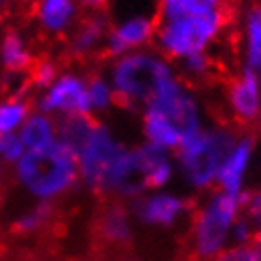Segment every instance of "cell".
I'll return each instance as SVG.
<instances>
[{
    "label": "cell",
    "mask_w": 261,
    "mask_h": 261,
    "mask_svg": "<svg viewBox=\"0 0 261 261\" xmlns=\"http://www.w3.org/2000/svg\"><path fill=\"white\" fill-rule=\"evenodd\" d=\"M10 8H12V0H0V19L10 13Z\"/></svg>",
    "instance_id": "d4e9b609"
},
{
    "label": "cell",
    "mask_w": 261,
    "mask_h": 261,
    "mask_svg": "<svg viewBox=\"0 0 261 261\" xmlns=\"http://www.w3.org/2000/svg\"><path fill=\"white\" fill-rule=\"evenodd\" d=\"M2 53H4V65H6L8 72H25V74H29L34 57L23 49L19 34L8 31L6 36H4Z\"/></svg>",
    "instance_id": "4fadbf2b"
},
{
    "label": "cell",
    "mask_w": 261,
    "mask_h": 261,
    "mask_svg": "<svg viewBox=\"0 0 261 261\" xmlns=\"http://www.w3.org/2000/svg\"><path fill=\"white\" fill-rule=\"evenodd\" d=\"M82 4L91 12L106 13V10H108V0H82Z\"/></svg>",
    "instance_id": "cb8c5ba5"
},
{
    "label": "cell",
    "mask_w": 261,
    "mask_h": 261,
    "mask_svg": "<svg viewBox=\"0 0 261 261\" xmlns=\"http://www.w3.org/2000/svg\"><path fill=\"white\" fill-rule=\"evenodd\" d=\"M248 29H250V65L255 66L261 63V12L259 6L254 4L252 13L248 17Z\"/></svg>",
    "instance_id": "ac0fdd59"
},
{
    "label": "cell",
    "mask_w": 261,
    "mask_h": 261,
    "mask_svg": "<svg viewBox=\"0 0 261 261\" xmlns=\"http://www.w3.org/2000/svg\"><path fill=\"white\" fill-rule=\"evenodd\" d=\"M80 261H97V259H93V257H91V259H80Z\"/></svg>",
    "instance_id": "f1b7e54d"
},
{
    "label": "cell",
    "mask_w": 261,
    "mask_h": 261,
    "mask_svg": "<svg viewBox=\"0 0 261 261\" xmlns=\"http://www.w3.org/2000/svg\"><path fill=\"white\" fill-rule=\"evenodd\" d=\"M70 15H72L70 0H46V4L42 6V13H40L44 25L49 31H61L68 23Z\"/></svg>",
    "instance_id": "2e32d148"
},
{
    "label": "cell",
    "mask_w": 261,
    "mask_h": 261,
    "mask_svg": "<svg viewBox=\"0 0 261 261\" xmlns=\"http://www.w3.org/2000/svg\"><path fill=\"white\" fill-rule=\"evenodd\" d=\"M0 153L6 157L8 161L19 159L23 153V142L21 138L13 137L10 133H0Z\"/></svg>",
    "instance_id": "7402d4cb"
},
{
    "label": "cell",
    "mask_w": 261,
    "mask_h": 261,
    "mask_svg": "<svg viewBox=\"0 0 261 261\" xmlns=\"http://www.w3.org/2000/svg\"><path fill=\"white\" fill-rule=\"evenodd\" d=\"M78 159L80 157L65 144L51 142L42 150H31L21 157L17 174L36 195L55 197L76 184Z\"/></svg>",
    "instance_id": "6da1fadb"
},
{
    "label": "cell",
    "mask_w": 261,
    "mask_h": 261,
    "mask_svg": "<svg viewBox=\"0 0 261 261\" xmlns=\"http://www.w3.org/2000/svg\"><path fill=\"white\" fill-rule=\"evenodd\" d=\"M214 261H261V250L257 244H242L233 250L216 254Z\"/></svg>",
    "instance_id": "ffe728a7"
},
{
    "label": "cell",
    "mask_w": 261,
    "mask_h": 261,
    "mask_svg": "<svg viewBox=\"0 0 261 261\" xmlns=\"http://www.w3.org/2000/svg\"><path fill=\"white\" fill-rule=\"evenodd\" d=\"M55 130L61 138V144L70 148L76 155H82L85 144L89 142L91 135L100 129V123L89 112H65L55 116Z\"/></svg>",
    "instance_id": "9c48e42d"
},
{
    "label": "cell",
    "mask_w": 261,
    "mask_h": 261,
    "mask_svg": "<svg viewBox=\"0 0 261 261\" xmlns=\"http://www.w3.org/2000/svg\"><path fill=\"white\" fill-rule=\"evenodd\" d=\"M252 146H254V140H244V142L235 150V153L229 155V159L223 163V167L220 169V172H218L220 186H223V188L227 190V193H231V195H237V191H239L242 170L246 167V161H248V157H250Z\"/></svg>",
    "instance_id": "7c38bea8"
},
{
    "label": "cell",
    "mask_w": 261,
    "mask_h": 261,
    "mask_svg": "<svg viewBox=\"0 0 261 261\" xmlns=\"http://www.w3.org/2000/svg\"><path fill=\"white\" fill-rule=\"evenodd\" d=\"M257 6H259V4H257ZM259 12H261V6H259Z\"/></svg>",
    "instance_id": "f546056e"
},
{
    "label": "cell",
    "mask_w": 261,
    "mask_h": 261,
    "mask_svg": "<svg viewBox=\"0 0 261 261\" xmlns=\"http://www.w3.org/2000/svg\"><path fill=\"white\" fill-rule=\"evenodd\" d=\"M91 257L97 261L125 259L133 246L127 208L118 193L95 195V210L89 222Z\"/></svg>",
    "instance_id": "7a4b0ae2"
},
{
    "label": "cell",
    "mask_w": 261,
    "mask_h": 261,
    "mask_svg": "<svg viewBox=\"0 0 261 261\" xmlns=\"http://www.w3.org/2000/svg\"><path fill=\"white\" fill-rule=\"evenodd\" d=\"M144 127H146V135L151 138V142L161 148L180 146L182 142V135L153 110H148L146 118H144Z\"/></svg>",
    "instance_id": "5bb4252c"
},
{
    "label": "cell",
    "mask_w": 261,
    "mask_h": 261,
    "mask_svg": "<svg viewBox=\"0 0 261 261\" xmlns=\"http://www.w3.org/2000/svg\"><path fill=\"white\" fill-rule=\"evenodd\" d=\"M254 242H255V244H261V231L254 235Z\"/></svg>",
    "instance_id": "4316f807"
},
{
    "label": "cell",
    "mask_w": 261,
    "mask_h": 261,
    "mask_svg": "<svg viewBox=\"0 0 261 261\" xmlns=\"http://www.w3.org/2000/svg\"><path fill=\"white\" fill-rule=\"evenodd\" d=\"M114 80L118 91L129 95L130 98L146 100L148 105H151L159 95L176 87L163 63L146 55H130L119 61Z\"/></svg>",
    "instance_id": "5b68a950"
},
{
    "label": "cell",
    "mask_w": 261,
    "mask_h": 261,
    "mask_svg": "<svg viewBox=\"0 0 261 261\" xmlns=\"http://www.w3.org/2000/svg\"><path fill=\"white\" fill-rule=\"evenodd\" d=\"M12 261H66V259H59L53 255V250H46V248H31V250H23L17 255H13Z\"/></svg>",
    "instance_id": "603a6c76"
},
{
    "label": "cell",
    "mask_w": 261,
    "mask_h": 261,
    "mask_svg": "<svg viewBox=\"0 0 261 261\" xmlns=\"http://www.w3.org/2000/svg\"><path fill=\"white\" fill-rule=\"evenodd\" d=\"M195 201H182L176 197H153L137 204V214L146 223L170 225L184 208H191Z\"/></svg>",
    "instance_id": "8fae6325"
},
{
    "label": "cell",
    "mask_w": 261,
    "mask_h": 261,
    "mask_svg": "<svg viewBox=\"0 0 261 261\" xmlns=\"http://www.w3.org/2000/svg\"><path fill=\"white\" fill-rule=\"evenodd\" d=\"M4 254H6V242H4V237L0 235V259L4 257Z\"/></svg>",
    "instance_id": "484cf974"
},
{
    "label": "cell",
    "mask_w": 261,
    "mask_h": 261,
    "mask_svg": "<svg viewBox=\"0 0 261 261\" xmlns=\"http://www.w3.org/2000/svg\"><path fill=\"white\" fill-rule=\"evenodd\" d=\"M237 195L216 197L208 208H191V225L186 235V259L204 261L214 257L222 248L227 229L237 214Z\"/></svg>",
    "instance_id": "3957f363"
},
{
    "label": "cell",
    "mask_w": 261,
    "mask_h": 261,
    "mask_svg": "<svg viewBox=\"0 0 261 261\" xmlns=\"http://www.w3.org/2000/svg\"><path fill=\"white\" fill-rule=\"evenodd\" d=\"M237 208L248 212V216H252L254 220L261 222V191H248L237 197Z\"/></svg>",
    "instance_id": "44dd1931"
},
{
    "label": "cell",
    "mask_w": 261,
    "mask_h": 261,
    "mask_svg": "<svg viewBox=\"0 0 261 261\" xmlns=\"http://www.w3.org/2000/svg\"><path fill=\"white\" fill-rule=\"evenodd\" d=\"M44 110H53V108H63L65 112H89L91 108V98L84 85L76 78L65 76L59 84L53 87L49 95L42 100Z\"/></svg>",
    "instance_id": "30bf717a"
},
{
    "label": "cell",
    "mask_w": 261,
    "mask_h": 261,
    "mask_svg": "<svg viewBox=\"0 0 261 261\" xmlns=\"http://www.w3.org/2000/svg\"><path fill=\"white\" fill-rule=\"evenodd\" d=\"M33 110V102H10L0 106V133H10Z\"/></svg>",
    "instance_id": "e0dca14e"
},
{
    "label": "cell",
    "mask_w": 261,
    "mask_h": 261,
    "mask_svg": "<svg viewBox=\"0 0 261 261\" xmlns=\"http://www.w3.org/2000/svg\"><path fill=\"white\" fill-rule=\"evenodd\" d=\"M218 31V15H191L170 21L159 33L161 53L167 59H178L182 55H193L204 47Z\"/></svg>",
    "instance_id": "8992f818"
},
{
    "label": "cell",
    "mask_w": 261,
    "mask_h": 261,
    "mask_svg": "<svg viewBox=\"0 0 261 261\" xmlns=\"http://www.w3.org/2000/svg\"><path fill=\"white\" fill-rule=\"evenodd\" d=\"M123 155V148L114 142L102 127L91 135L89 142L85 144L84 151H82L80 163H82L84 180L93 188L95 195L108 193L112 172Z\"/></svg>",
    "instance_id": "52a82bcc"
},
{
    "label": "cell",
    "mask_w": 261,
    "mask_h": 261,
    "mask_svg": "<svg viewBox=\"0 0 261 261\" xmlns=\"http://www.w3.org/2000/svg\"><path fill=\"white\" fill-rule=\"evenodd\" d=\"M233 133H195L182 138L178 155L182 159L184 170L197 186H208L220 172L223 163L233 150Z\"/></svg>",
    "instance_id": "277c9868"
},
{
    "label": "cell",
    "mask_w": 261,
    "mask_h": 261,
    "mask_svg": "<svg viewBox=\"0 0 261 261\" xmlns=\"http://www.w3.org/2000/svg\"><path fill=\"white\" fill-rule=\"evenodd\" d=\"M150 110L157 112L169 125L182 135V138L199 133L197 127V108L190 97H186L180 87H172L170 91L159 95L150 105Z\"/></svg>",
    "instance_id": "ba28073f"
},
{
    "label": "cell",
    "mask_w": 261,
    "mask_h": 261,
    "mask_svg": "<svg viewBox=\"0 0 261 261\" xmlns=\"http://www.w3.org/2000/svg\"><path fill=\"white\" fill-rule=\"evenodd\" d=\"M257 72H259V76H261V63L257 65Z\"/></svg>",
    "instance_id": "83f0119b"
},
{
    "label": "cell",
    "mask_w": 261,
    "mask_h": 261,
    "mask_svg": "<svg viewBox=\"0 0 261 261\" xmlns=\"http://www.w3.org/2000/svg\"><path fill=\"white\" fill-rule=\"evenodd\" d=\"M87 93L91 98V105L98 106V108H105L110 100V93H108L105 82L100 80V74L97 70H91L87 74Z\"/></svg>",
    "instance_id": "d6986e66"
},
{
    "label": "cell",
    "mask_w": 261,
    "mask_h": 261,
    "mask_svg": "<svg viewBox=\"0 0 261 261\" xmlns=\"http://www.w3.org/2000/svg\"><path fill=\"white\" fill-rule=\"evenodd\" d=\"M21 142L31 150H42L53 142V127L51 121L42 116H33L27 121L21 133Z\"/></svg>",
    "instance_id": "9a60e30c"
}]
</instances>
